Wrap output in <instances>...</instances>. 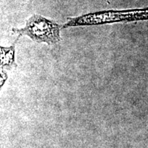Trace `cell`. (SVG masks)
Wrapping results in <instances>:
<instances>
[{"instance_id": "cell-2", "label": "cell", "mask_w": 148, "mask_h": 148, "mask_svg": "<svg viewBox=\"0 0 148 148\" xmlns=\"http://www.w3.org/2000/svg\"><path fill=\"white\" fill-rule=\"evenodd\" d=\"M14 45L15 42L9 47H1V69H10L16 66L14 63Z\"/></svg>"}, {"instance_id": "cell-1", "label": "cell", "mask_w": 148, "mask_h": 148, "mask_svg": "<svg viewBox=\"0 0 148 148\" xmlns=\"http://www.w3.org/2000/svg\"><path fill=\"white\" fill-rule=\"evenodd\" d=\"M12 31L18 34V37L27 36L34 41L47 45H54L60 40V26L54 21L43 16L34 14L27 21L25 27L13 28Z\"/></svg>"}]
</instances>
